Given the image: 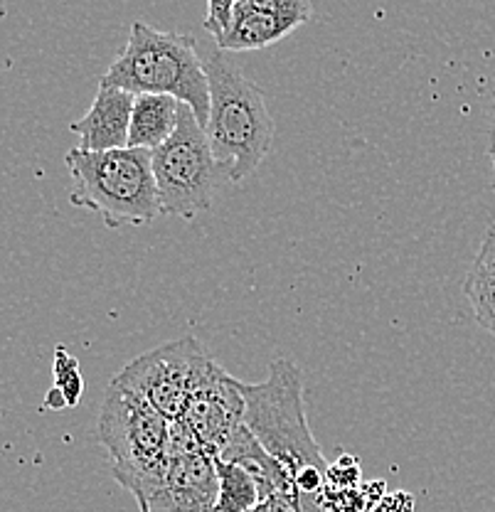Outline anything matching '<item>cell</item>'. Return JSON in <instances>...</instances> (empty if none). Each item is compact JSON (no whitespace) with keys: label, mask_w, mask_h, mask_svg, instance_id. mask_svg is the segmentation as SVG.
Masks as SVG:
<instances>
[{"label":"cell","mask_w":495,"mask_h":512,"mask_svg":"<svg viewBox=\"0 0 495 512\" xmlns=\"http://www.w3.org/2000/svg\"><path fill=\"white\" fill-rule=\"evenodd\" d=\"M247 399L244 424L291 478L289 503L296 512H330L326 505L330 466L311 434L303 404L301 370L291 360H271L269 377L242 384Z\"/></svg>","instance_id":"1"},{"label":"cell","mask_w":495,"mask_h":512,"mask_svg":"<svg viewBox=\"0 0 495 512\" xmlns=\"http://www.w3.org/2000/svg\"><path fill=\"white\" fill-rule=\"evenodd\" d=\"M104 87L126 92L173 96L190 106L202 126L210 119V79L200 60L195 37L183 32H163L136 20L131 25L124 52L101 77Z\"/></svg>","instance_id":"2"},{"label":"cell","mask_w":495,"mask_h":512,"mask_svg":"<svg viewBox=\"0 0 495 512\" xmlns=\"http://www.w3.org/2000/svg\"><path fill=\"white\" fill-rule=\"evenodd\" d=\"M210 79V119L207 138L220 165L222 178L242 183L257 173L274 141V119L262 89L244 77L225 52H212L205 60Z\"/></svg>","instance_id":"3"},{"label":"cell","mask_w":495,"mask_h":512,"mask_svg":"<svg viewBox=\"0 0 495 512\" xmlns=\"http://www.w3.org/2000/svg\"><path fill=\"white\" fill-rule=\"evenodd\" d=\"M65 163L74 180L69 202L92 210L106 227H141L163 215L151 151H84L77 146Z\"/></svg>","instance_id":"4"},{"label":"cell","mask_w":495,"mask_h":512,"mask_svg":"<svg viewBox=\"0 0 495 512\" xmlns=\"http://www.w3.org/2000/svg\"><path fill=\"white\" fill-rule=\"evenodd\" d=\"M170 424L141 394L111 380L101 399L97 434L109 451L111 473L124 488L151 476L168 451Z\"/></svg>","instance_id":"5"},{"label":"cell","mask_w":495,"mask_h":512,"mask_svg":"<svg viewBox=\"0 0 495 512\" xmlns=\"http://www.w3.org/2000/svg\"><path fill=\"white\" fill-rule=\"evenodd\" d=\"M153 173L163 215L193 220L212 207L222 173L205 126L190 106L183 104L175 133L153 151Z\"/></svg>","instance_id":"6"},{"label":"cell","mask_w":495,"mask_h":512,"mask_svg":"<svg viewBox=\"0 0 495 512\" xmlns=\"http://www.w3.org/2000/svg\"><path fill=\"white\" fill-rule=\"evenodd\" d=\"M153 512H215V456L202 448L183 421L170 424L168 451L156 473L129 488Z\"/></svg>","instance_id":"7"},{"label":"cell","mask_w":495,"mask_h":512,"mask_svg":"<svg viewBox=\"0 0 495 512\" xmlns=\"http://www.w3.org/2000/svg\"><path fill=\"white\" fill-rule=\"evenodd\" d=\"M212 365L215 360L198 340L185 335L138 355L114 377V382L141 394L168 421H180Z\"/></svg>","instance_id":"8"},{"label":"cell","mask_w":495,"mask_h":512,"mask_svg":"<svg viewBox=\"0 0 495 512\" xmlns=\"http://www.w3.org/2000/svg\"><path fill=\"white\" fill-rule=\"evenodd\" d=\"M242 384L215 362L180 419L210 456H220L244 426L247 399Z\"/></svg>","instance_id":"9"},{"label":"cell","mask_w":495,"mask_h":512,"mask_svg":"<svg viewBox=\"0 0 495 512\" xmlns=\"http://www.w3.org/2000/svg\"><path fill=\"white\" fill-rule=\"evenodd\" d=\"M313 15L311 0H239L230 25L215 37L220 52H254L276 45Z\"/></svg>","instance_id":"10"},{"label":"cell","mask_w":495,"mask_h":512,"mask_svg":"<svg viewBox=\"0 0 495 512\" xmlns=\"http://www.w3.org/2000/svg\"><path fill=\"white\" fill-rule=\"evenodd\" d=\"M133 106H136V94L99 84V92L87 114L69 126L79 136V148L84 151L129 148Z\"/></svg>","instance_id":"11"},{"label":"cell","mask_w":495,"mask_h":512,"mask_svg":"<svg viewBox=\"0 0 495 512\" xmlns=\"http://www.w3.org/2000/svg\"><path fill=\"white\" fill-rule=\"evenodd\" d=\"M183 104L173 96L163 94H141L136 96L131 116L129 148H143V151H158L165 141L175 133L180 124Z\"/></svg>","instance_id":"12"},{"label":"cell","mask_w":495,"mask_h":512,"mask_svg":"<svg viewBox=\"0 0 495 512\" xmlns=\"http://www.w3.org/2000/svg\"><path fill=\"white\" fill-rule=\"evenodd\" d=\"M463 293L473 308L478 323L493 333L495 330V222L483 237L476 261L463 281Z\"/></svg>","instance_id":"13"},{"label":"cell","mask_w":495,"mask_h":512,"mask_svg":"<svg viewBox=\"0 0 495 512\" xmlns=\"http://www.w3.org/2000/svg\"><path fill=\"white\" fill-rule=\"evenodd\" d=\"M217 505L215 512H247L264 500L262 485L249 468L215 458Z\"/></svg>","instance_id":"14"},{"label":"cell","mask_w":495,"mask_h":512,"mask_svg":"<svg viewBox=\"0 0 495 512\" xmlns=\"http://www.w3.org/2000/svg\"><path fill=\"white\" fill-rule=\"evenodd\" d=\"M55 389L65 397L67 407L82 399V372H79V362L65 348L55 350Z\"/></svg>","instance_id":"15"},{"label":"cell","mask_w":495,"mask_h":512,"mask_svg":"<svg viewBox=\"0 0 495 512\" xmlns=\"http://www.w3.org/2000/svg\"><path fill=\"white\" fill-rule=\"evenodd\" d=\"M237 3L239 0H207V13H205V20H202V25H205V30L210 32L212 37H220L222 32L227 30L232 8Z\"/></svg>","instance_id":"16"},{"label":"cell","mask_w":495,"mask_h":512,"mask_svg":"<svg viewBox=\"0 0 495 512\" xmlns=\"http://www.w3.org/2000/svg\"><path fill=\"white\" fill-rule=\"evenodd\" d=\"M271 505H274V512H296L294 505L289 503L286 498H269Z\"/></svg>","instance_id":"17"},{"label":"cell","mask_w":495,"mask_h":512,"mask_svg":"<svg viewBox=\"0 0 495 512\" xmlns=\"http://www.w3.org/2000/svg\"><path fill=\"white\" fill-rule=\"evenodd\" d=\"M488 153H491V163H493V185H495V109H493V128H491V146H488Z\"/></svg>","instance_id":"18"},{"label":"cell","mask_w":495,"mask_h":512,"mask_svg":"<svg viewBox=\"0 0 495 512\" xmlns=\"http://www.w3.org/2000/svg\"><path fill=\"white\" fill-rule=\"evenodd\" d=\"M247 512H274V505H271V500H262V503L254 505V508Z\"/></svg>","instance_id":"19"},{"label":"cell","mask_w":495,"mask_h":512,"mask_svg":"<svg viewBox=\"0 0 495 512\" xmlns=\"http://www.w3.org/2000/svg\"><path fill=\"white\" fill-rule=\"evenodd\" d=\"M138 508H141V512H153L151 508H148V505H146V503H138Z\"/></svg>","instance_id":"20"},{"label":"cell","mask_w":495,"mask_h":512,"mask_svg":"<svg viewBox=\"0 0 495 512\" xmlns=\"http://www.w3.org/2000/svg\"><path fill=\"white\" fill-rule=\"evenodd\" d=\"M491 335H493V338H495V330H493V333H491Z\"/></svg>","instance_id":"21"}]
</instances>
